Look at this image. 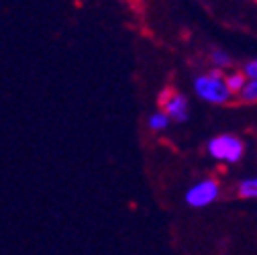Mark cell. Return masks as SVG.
<instances>
[{"label": "cell", "mask_w": 257, "mask_h": 255, "mask_svg": "<svg viewBox=\"0 0 257 255\" xmlns=\"http://www.w3.org/2000/svg\"><path fill=\"white\" fill-rule=\"evenodd\" d=\"M164 108H166V114L170 118H174L178 122L188 120V100H186V96H182V94H178V92L172 94L170 100L164 104Z\"/></svg>", "instance_id": "4"}, {"label": "cell", "mask_w": 257, "mask_h": 255, "mask_svg": "<svg viewBox=\"0 0 257 255\" xmlns=\"http://www.w3.org/2000/svg\"><path fill=\"white\" fill-rule=\"evenodd\" d=\"M218 196V186L214 180H204V182H198L196 186H192L188 190V194H186V202L190 206H206L210 204L214 198Z\"/></svg>", "instance_id": "3"}, {"label": "cell", "mask_w": 257, "mask_h": 255, "mask_svg": "<svg viewBox=\"0 0 257 255\" xmlns=\"http://www.w3.org/2000/svg\"><path fill=\"white\" fill-rule=\"evenodd\" d=\"M227 86H229L231 92H243V88H245V78H243L241 74H233V76L227 78Z\"/></svg>", "instance_id": "8"}, {"label": "cell", "mask_w": 257, "mask_h": 255, "mask_svg": "<svg viewBox=\"0 0 257 255\" xmlns=\"http://www.w3.org/2000/svg\"><path fill=\"white\" fill-rule=\"evenodd\" d=\"M208 153L222 162H237L243 155V143L233 135H220L208 143Z\"/></svg>", "instance_id": "2"}, {"label": "cell", "mask_w": 257, "mask_h": 255, "mask_svg": "<svg viewBox=\"0 0 257 255\" xmlns=\"http://www.w3.org/2000/svg\"><path fill=\"white\" fill-rule=\"evenodd\" d=\"M241 98L247 102H255L257 100V80H251L249 84H245L243 92H241Z\"/></svg>", "instance_id": "7"}, {"label": "cell", "mask_w": 257, "mask_h": 255, "mask_svg": "<svg viewBox=\"0 0 257 255\" xmlns=\"http://www.w3.org/2000/svg\"><path fill=\"white\" fill-rule=\"evenodd\" d=\"M194 88H196V94L200 98H204L208 102H214V104H220L231 96V90H229L227 82H222L220 78H212L210 74L196 78Z\"/></svg>", "instance_id": "1"}, {"label": "cell", "mask_w": 257, "mask_h": 255, "mask_svg": "<svg viewBox=\"0 0 257 255\" xmlns=\"http://www.w3.org/2000/svg\"><path fill=\"white\" fill-rule=\"evenodd\" d=\"M210 59L216 63V66H229V63H231V57L224 53V51H212L210 53Z\"/></svg>", "instance_id": "9"}, {"label": "cell", "mask_w": 257, "mask_h": 255, "mask_svg": "<svg viewBox=\"0 0 257 255\" xmlns=\"http://www.w3.org/2000/svg\"><path fill=\"white\" fill-rule=\"evenodd\" d=\"M245 74L251 78V80H257V61H249L245 66Z\"/></svg>", "instance_id": "10"}, {"label": "cell", "mask_w": 257, "mask_h": 255, "mask_svg": "<svg viewBox=\"0 0 257 255\" xmlns=\"http://www.w3.org/2000/svg\"><path fill=\"white\" fill-rule=\"evenodd\" d=\"M168 122H170V116L166 112H155V114L149 116V126H151V129H155V131L166 129Z\"/></svg>", "instance_id": "5"}, {"label": "cell", "mask_w": 257, "mask_h": 255, "mask_svg": "<svg viewBox=\"0 0 257 255\" xmlns=\"http://www.w3.org/2000/svg\"><path fill=\"white\" fill-rule=\"evenodd\" d=\"M239 192H241V196L257 198V180H245V182H241Z\"/></svg>", "instance_id": "6"}]
</instances>
